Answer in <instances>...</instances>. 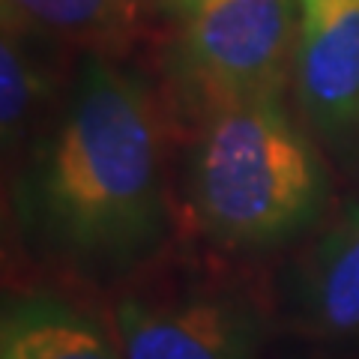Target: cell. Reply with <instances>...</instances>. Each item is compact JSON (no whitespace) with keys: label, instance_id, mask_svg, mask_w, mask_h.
<instances>
[{"label":"cell","instance_id":"10","mask_svg":"<svg viewBox=\"0 0 359 359\" xmlns=\"http://www.w3.org/2000/svg\"><path fill=\"white\" fill-rule=\"evenodd\" d=\"M204 4H210V0H162V6L168 9V13H174L180 18H189L192 13H198Z\"/></svg>","mask_w":359,"mask_h":359},{"label":"cell","instance_id":"8","mask_svg":"<svg viewBox=\"0 0 359 359\" xmlns=\"http://www.w3.org/2000/svg\"><path fill=\"white\" fill-rule=\"evenodd\" d=\"M36 33L4 18L0 39V135L4 150L15 153L54 96V75L36 51Z\"/></svg>","mask_w":359,"mask_h":359},{"label":"cell","instance_id":"9","mask_svg":"<svg viewBox=\"0 0 359 359\" xmlns=\"http://www.w3.org/2000/svg\"><path fill=\"white\" fill-rule=\"evenodd\" d=\"M132 6V0H4V18L42 39L99 48L123 42Z\"/></svg>","mask_w":359,"mask_h":359},{"label":"cell","instance_id":"1","mask_svg":"<svg viewBox=\"0 0 359 359\" xmlns=\"http://www.w3.org/2000/svg\"><path fill=\"white\" fill-rule=\"evenodd\" d=\"M15 219L36 252L87 276L147 261L168 231L165 135L150 84L87 54L15 180Z\"/></svg>","mask_w":359,"mask_h":359},{"label":"cell","instance_id":"5","mask_svg":"<svg viewBox=\"0 0 359 359\" xmlns=\"http://www.w3.org/2000/svg\"><path fill=\"white\" fill-rule=\"evenodd\" d=\"M294 84L320 135L359 129V0H297Z\"/></svg>","mask_w":359,"mask_h":359},{"label":"cell","instance_id":"4","mask_svg":"<svg viewBox=\"0 0 359 359\" xmlns=\"http://www.w3.org/2000/svg\"><path fill=\"white\" fill-rule=\"evenodd\" d=\"M114 339L123 359H257L266 318L224 285L132 290L114 306Z\"/></svg>","mask_w":359,"mask_h":359},{"label":"cell","instance_id":"6","mask_svg":"<svg viewBox=\"0 0 359 359\" xmlns=\"http://www.w3.org/2000/svg\"><path fill=\"white\" fill-rule=\"evenodd\" d=\"M0 359H123L114 332L54 294L13 297L0 320Z\"/></svg>","mask_w":359,"mask_h":359},{"label":"cell","instance_id":"2","mask_svg":"<svg viewBox=\"0 0 359 359\" xmlns=\"http://www.w3.org/2000/svg\"><path fill=\"white\" fill-rule=\"evenodd\" d=\"M186 189L198 228L216 245L269 252L314 228L330 201V171L278 99L201 123Z\"/></svg>","mask_w":359,"mask_h":359},{"label":"cell","instance_id":"3","mask_svg":"<svg viewBox=\"0 0 359 359\" xmlns=\"http://www.w3.org/2000/svg\"><path fill=\"white\" fill-rule=\"evenodd\" d=\"M297 0H210L183 18L165 75L198 126L231 108L278 102L294 75Z\"/></svg>","mask_w":359,"mask_h":359},{"label":"cell","instance_id":"7","mask_svg":"<svg viewBox=\"0 0 359 359\" xmlns=\"http://www.w3.org/2000/svg\"><path fill=\"white\" fill-rule=\"evenodd\" d=\"M302 314L318 332L359 330V207L323 233L302 269Z\"/></svg>","mask_w":359,"mask_h":359}]
</instances>
